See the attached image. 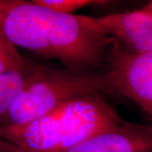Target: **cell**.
Listing matches in <instances>:
<instances>
[{"mask_svg":"<svg viewBox=\"0 0 152 152\" xmlns=\"http://www.w3.org/2000/svg\"><path fill=\"white\" fill-rule=\"evenodd\" d=\"M0 33L15 48L76 72L102 71L113 38L86 15H66L26 0H0Z\"/></svg>","mask_w":152,"mask_h":152,"instance_id":"6da1fadb","label":"cell"},{"mask_svg":"<svg viewBox=\"0 0 152 152\" xmlns=\"http://www.w3.org/2000/svg\"><path fill=\"white\" fill-rule=\"evenodd\" d=\"M123 121L101 94H93L72 99L26 124L0 126V139L27 152H59Z\"/></svg>","mask_w":152,"mask_h":152,"instance_id":"7a4b0ae2","label":"cell"},{"mask_svg":"<svg viewBox=\"0 0 152 152\" xmlns=\"http://www.w3.org/2000/svg\"><path fill=\"white\" fill-rule=\"evenodd\" d=\"M109 93L104 71L76 72L38 63L35 75L0 118V126H20L37 119L72 99Z\"/></svg>","mask_w":152,"mask_h":152,"instance_id":"3957f363","label":"cell"},{"mask_svg":"<svg viewBox=\"0 0 152 152\" xmlns=\"http://www.w3.org/2000/svg\"><path fill=\"white\" fill-rule=\"evenodd\" d=\"M103 71L109 94L129 98L152 117V53L131 51L113 39Z\"/></svg>","mask_w":152,"mask_h":152,"instance_id":"277c9868","label":"cell"},{"mask_svg":"<svg viewBox=\"0 0 152 152\" xmlns=\"http://www.w3.org/2000/svg\"><path fill=\"white\" fill-rule=\"evenodd\" d=\"M98 31L131 51L152 53V16L141 10L91 17Z\"/></svg>","mask_w":152,"mask_h":152,"instance_id":"5b68a950","label":"cell"},{"mask_svg":"<svg viewBox=\"0 0 152 152\" xmlns=\"http://www.w3.org/2000/svg\"><path fill=\"white\" fill-rule=\"evenodd\" d=\"M59 152H152V125L124 120L114 129Z\"/></svg>","mask_w":152,"mask_h":152,"instance_id":"8992f818","label":"cell"},{"mask_svg":"<svg viewBox=\"0 0 152 152\" xmlns=\"http://www.w3.org/2000/svg\"><path fill=\"white\" fill-rule=\"evenodd\" d=\"M38 63L27 59L26 66L17 71L0 75V118L5 113L17 95L35 75Z\"/></svg>","mask_w":152,"mask_h":152,"instance_id":"52a82bcc","label":"cell"},{"mask_svg":"<svg viewBox=\"0 0 152 152\" xmlns=\"http://www.w3.org/2000/svg\"><path fill=\"white\" fill-rule=\"evenodd\" d=\"M27 59L24 58L17 48L0 33V75L22 69Z\"/></svg>","mask_w":152,"mask_h":152,"instance_id":"ba28073f","label":"cell"},{"mask_svg":"<svg viewBox=\"0 0 152 152\" xmlns=\"http://www.w3.org/2000/svg\"><path fill=\"white\" fill-rule=\"evenodd\" d=\"M34 3L52 10L66 15H74L75 11L93 5H103L107 1L102 0H32Z\"/></svg>","mask_w":152,"mask_h":152,"instance_id":"9c48e42d","label":"cell"},{"mask_svg":"<svg viewBox=\"0 0 152 152\" xmlns=\"http://www.w3.org/2000/svg\"><path fill=\"white\" fill-rule=\"evenodd\" d=\"M0 152H26L24 150L17 147L16 145L11 144L0 139Z\"/></svg>","mask_w":152,"mask_h":152,"instance_id":"30bf717a","label":"cell"},{"mask_svg":"<svg viewBox=\"0 0 152 152\" xmlns=\"http://www.w3.org/2000/svg\"><path fill=\"white\" fill-rule=\"evenodd\" d=\"M141 10H143L144 12H145L148 15H151L152 16V1L151 2H150L147 5L145 6Z\"/></svg>","mask_w":152,"mask_h":152,"instance_id":"8fae6325","label":"cell"}]
</instances>
